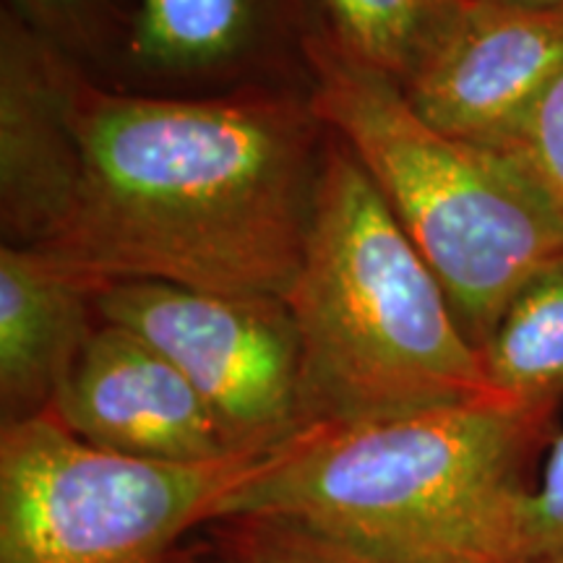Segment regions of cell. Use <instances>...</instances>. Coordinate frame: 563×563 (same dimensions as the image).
Listing matches in <instances>:
<instances>
[{"mask_svg":"<svg viewBox=\"0 0 563 563\" xmlns=\"http://www.w3.org/2000/svg\"><path fill=\"white\" fill-rule=\"evenodd\" d=\"M97 290L51 258L0 245V428L51 415L100 323Z\"/></svg>","mask_w":563,"mask_h":563,"instance_id":"cell-9","label":"cell"},{"mask_svg":"<svg viewBox=\"0 0 563 563\" xmlns=\"http://www.w3.org/2000/svg\"><path fill=\"white\" fill-rule=\"evenodd\" d=\"M329 129L311 100L110 91L0 16L3 243L95 287L165 282L287 298Z\"/></svg>","mask_w":563,"mask_h":563,"instance_id":"cell-1","label":"cell"},{"mask_svg":"<svg viewBox=\"0 0 563 563\" xmlns=\"http://www.w3.org/2000/svg\"><path fill=\"white\" fill-rule=\"evenodd\" d=\"M316 115L368 173L477 352L534 274L563 258V217L517 154L433 129L327 30L300 37Z\"/></svg>","mask_w":563,"mask_h":563,"instance_id":"cell-4","label":"cell"},{"mask_svg":"<svg viewBox=\"0 0 563 563\" xmlns=\"http://www.w3.org/2000/svg\"><path fill=\"white\" fill-rule=\"evenodd\" d=\"M483 3L511 5V9H530V11L563 13V0H483Z\"/></svg>","mask_w":563,"mask_h":563,"instance_id":"cell-18","label":"cell"},{"mask_svg":"<svg viewBox=\"0 0 563 563\" xmlns=\"http://www.w3.org/2000/svg\"><path fill=\"white\" fill-rule=\"evenodd\" d=\"M493 397L527 410H559L563 399V258L514 295L481 347Z\"/></svg>","mask_w":563,"mask_h":563,"instance_id":"cell-11","label":"cell"},{"mask_svg":"<svg viewBox=\"0 0 563 563\" xmlns=\"http://www.w3.org/2000/svg\"><path fill=\"white\" fill-rule=\"evenodd\" d=\"M129 53L154 70H203L269 37L295 0H131Z\"/></svg>","mask_w":563,"mask_h":563,"instance_id":"cell-10","label":"cell"},{"mask_svg":"<svg viewBox=\"0 0 563 563\" xmlns=\"http://www.w3.org/2000/svg\"><path fill=\"white\" fill-rule=\"evenodd\" d=\"M561 70L563 13L470 0L402 89L433 129L504 150Z\"/></svg>","mask_w":563,"mask_h":563,"instance_id":"cell-8","label":"cell"},{"mask_svg":"<svg viewBox=\"0 0 563 563\" xmlns=\"http://www.w3.org/2000/svg\"><path fill=\"white\" fill-rule=\"evenodd\" d=\"M207 530L222 563H386L287 519L230 517Z\"/></svg>","mask_w":563,"mask_h":563,"instance_id":"cell-13","label":"cell"},{"mask_svg":"<svg viewBox=\"0 0 563 563\" xmlns=\"http://www.w3.org/2000/svg\"><path fill=\"white\" fill-rule=\"evenodd\" d=\"M40 37L66 53L95 51L118 32L129 40L131 0H9V9Z\"/></svg>","mask_w":563,"mask_h":563,"instance_id":"cell-14","label":"cell"},{"mask_svg":"<svg viewBox=\"0 0 563 563\" xmlns=\"http://www.w3.org/2000/svg\"><path fill=\"white\" fill-rule=\"evenodd\" d=\"M173 563H222V561H220V555L214 553V548L207 543V545L180 548V553L175 555Z\"/></svg>","mask_w":563,"mask_h":563,"instance_id":"cell-17","label":"cell"},{"mask_svg":"<svg viewBox=\"0 0 563 563\" xmlns=\"http://www.w3.org/2000/svg\"><path fill=\"white\" fill-rule=\"evenodd\" d=\"M563 553V428L548 446L522 517V559Z\"/></svg>","mask_w":563,"mask_h":563,"instance_id":"cell-16","label":"cell"},{"mask_svg":"<svg viewBox=\"0 0 563 563\" xmlns=\"http://www.w3.org/2000/svg\"><path fill=\"white\" fill-rule=\"evenodd\" d=\"M504 150L525 162L563 217V70L538 97Z\"/></svg>","mask_w":563,"mask_h":563,"instance_id":"cell-15","label":"cell"},{"mask_svg":"<svg viewBox=\"0 0 563 563\" xmlns=\"http://www.w3.org/2000/svg\"><path fill=\"white\" fill-rule=\"evenodd\" d=\"M470 0H319L323 30L352 58L405 87L439 51Z\"/></svg>","mask_w":563,"mask_h":563,"instance_id":"cell-12","label":"cell"},{"mask_svg":"<svg viewBox=\"0 0 563 563\" xmlns=\"http://www.w3.org/2000/svg\"><path fill=\"white\" fill-rule=\"evenodd\" d=\"M522 563H563V553H545V555H534V559H527Z\"/></svg>","mask_w":563,"mask_h":563,"instance_id":"cell-19","label":"cell"},{"mask_svg":"<svg viewBox=\"0 0 563 563\" xmlns=\"http://www.w3.org/2000/svg\"><path fill=\"white\" fill-rule=\"evenodd\" d=\"M91 446L173 464L232 454L201 394L157 347L100 321L70 368L53 412Z\"/></svg>","mask_w":563,"mask_h":563,"instance_id":"cell-7","label":"cell"},{"mask_svg":"<svg viewBox=\"0 0 563 563\" xmlns=\"http://www.w3.org/2000/svg\"><path fill=\"white\" fill-rule=\"evenodd\" d=\"M266 456L136 460L91 446L55 415L0 428V563H173Z\"/></svg>","mask_w":563,"mask_h":563,"instance_id":"cell-5","label":"cell"},{"mask_svg":"<svg viewBox=\"0 0 563 563\" xmlns=\"http://www.w3.org/2000/svg\"><path fill=\"white\" fill-rule=\"evenodd\" d=\"M285 302L300 340L306 428L493 397L441 282L332 131Z\"/></svg>","mask_w":563,"mask_h":563,"instance_id":"cell-3","label":"cell"},{"mask_svg":"<svg viewBox=\"0 0 563 563\" xmlns=\"http://www.w3.org/2000/svg\"><path fill=\"white\" fill-rule=\"evenodd\" d=\"M95 306L100 321L139 334L194 384L232 454H274L308 431L300 340L282 298L112 282Z\"/></svg>","mask_w":563,"mask_h":563,"instance_id":"cell-6","label":"cell"},{"mask_svg":"<svg viewBox=\"0 0 563 563\" xmlns=\"http://www.w3.org/2000/svg\"><path fill=\"white\" fill-rule=\"evenodd\" d=\"M555 412L485 397L313 426L211 509L329 534L386 563H522L530 467Z\"/></svg>","mask_w":563,"mask_h":563,"instance_id":"cell-2","label":"cell"}]
</instances>
